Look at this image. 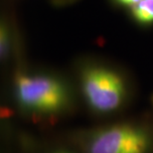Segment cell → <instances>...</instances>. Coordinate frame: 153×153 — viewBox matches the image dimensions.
<instances>
[{"label": "cell", "mask_w": 153, "mask_h": 153, "mask_svg": "<svg viewBox=\"0 0 153 153\" xmlns=\"http://www.w3.org/2000/svg\"><path fill=\"white\" fill-rule=\"evenodd\" d=\"M131 15L137 23L149 25L153 23V0H141L131 7Z\"/></svg>", "instance_id": "277c9868"}, {"label": "cell", "mask_w": 153, "mask_h": 153, "mask_svg": "<svg viewBox=\"0 0 153 153\" xmlns=\"http://www.w3.org/2000/svg\"><path fill=\"white\" fill-rule=\"evenodd\" d=\"M13 88L19 108L35 119L60 117L73 105L71 88L53 75L19 71L14 76Z\"/></svg>", "instance_id": "6da1fadb"}, {"label": "cell", "mask_w": 153, "mask_h": 153, "mask_svg": "<svg viewBox=\"0 0 153 153\" xmlns=\"http://www.w3.org/2000/svg\"><path fill=\"white\" fill-rule=\"evenodd\" d=\"M73 141L79 153H153V126L116 122L79 131Z\"/></svg>", "instance_id": "7a4b0ae2"}, {"label": "cell", "mask_w": 153, "mask_h": 153, "mask_svg": "<svg viewBox=\"0 0 153 153\" xmlns=\"http://www.w3.org/2000/svg\"><path fill=\"white\" fill-rule=\"evenodd\" d=\"M49 153H79V151H72L69 150V149H65V148H61V149H57V150L51 151Z\"/></svg>", "instance_id": "52a82bcc"}, {"label": "cell", "mask_w": 153, "mask_h": 153, "mask_svg": "<svg viewBox=\"0 0 153 153\" xmlns=\"http://www.w3.org/2000/svg\"><path fill=\"white\" fill-rule=\"evenodd\" d=\"M114 1L118 5L127 6V7H132V6L137 4V3L140 2L141 0H114Z\"/></svg>", "instance_id": "8992f818"}, {"label": "cell", "mask_w": 153, "mask_h": 153, "mask_svg": "<svg viewBox=\"0 0 153 153\" xmlns=\"http://www.w3.org/2000/svg\"><path fill=\"white\" fill-rule=\"evenodd\" d=\"M79 84L87 105L97 114H114L126 100L127 87L123 76L108 67H84L79 72Z\"/></svg>", "instance_id": "3957f363"}, {"label": "cell", "mask_w": 153, "mask_h": 153, "mask_svg": "<svg viewBox=\"0 0 153 153\" xmlns=\"http://www.w3.org/2000/svg\"><path fill=\"white\" fill-rule=\"evenodd\" d=\"M0 47H1V56L5 58L10 50V36L6 25L2 24L1 26V40H0Z\"/></svg>", "instance_id": "5b68a950"}]
</instances>
